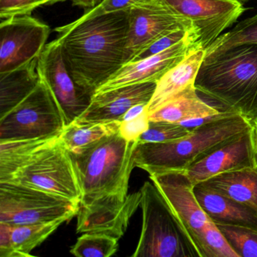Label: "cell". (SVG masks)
Here are the masks:
<instances>
[{
  "label": "cell",
  "instance_id": "obj_1",
  "mask_svg": "<svg viewBox=\"0 0 257 257\" xmlns=\"http://www.w3.org/2000/svg\"><path fill=\"white\" fill-rule=\"evenodd\" d=\"M128 12L79 18L55 29L67 70L91 95L125 64Z\"/></svg>",
  "mask_w": 257,
  "mask_h": 257
},
{
  "label": "cell",
  "instance_id": "obj_2",
  "mask_svg": "<svg viewBox=\"0 0 257 257\" xmlns=\"http://www.w3.org/2000/svg\"><path fill=\"white\" fill-rule=\"evenodd\" d=\"M195 86L227 111L256 121L257 44L243 43L204 57Z\"/></svg>",
  "mask_w": 257,
  "mask_h": 257
},
{
  "label": "cell",
  "instance_id": "obj_3",
  "mask_svg": "<svg viewBox=\"0 0 257 257\" xmlns=\"http://www.w3.org/2000/svg\"><path fill=\"white\" fill-rule=\"evenodd\" d=\"M252 123L240 114L222 111L198 124L188 136L164 143H138L135 167L152 173L186 171L219 147L249 132Z\"/></svg>",
  "mask_w": 257,
  "mask_h": 257
},
{
  "label": "cell",
  "instance_id": "obj_4",
  "mask_svg": "<svg viewBox=\"0 0 257 257\" xmlns=\"http://www.w3.org/2000/svg\"><path fill=\"white\" fill-rule=\"evenodd\" d=\"M138 143L126 141L118 132L70 152L82 189L80 205L107 195L127 196Z\"/></svg>",
  "mask_w": 257,
  "mask_h": 257
},
{
  "label": "cell",
  "instance_id": "obj_5",
  "mask_svg": "<svg viewBox=\"0 0 257 257\" xmlns=\"http://www.w3.org/2000/svg\"><path fill=\"white\" fill-rule=\"evenodd\" d=\"M142 194V229L134 257H201L188 234L156 185L147 181Z\"/></svg>",
  "mask_w": 257,
  "mask_h": 257
},
{
  "label": "cell",
  "instance_id": "obj_6",
  "mask_svg": "<svg viewBox=\"0 0 257 257\" xmlns=\"http://www.w3.org/2000/svg\"><path fill=\"white\" fill-rule=\"evenodd\" d=\"M65 118L44 81L19 104L0 116V141L59 136Z\"/></svg>",
  "mask_w": 257,
  "mask_h": 257
},
{
  "label": "cell",
  "instance_id": "obj_7",
  "mask_svg": "<svg viewBox=\"0 0 257 257\" xmlns=\"http://www.w3.org/2000/svg\"><path fill=\"white\" fill-rule=\"evenodd\" d=\"M80 204L13 182H0V222L13 225L68 220Z\"/></svg>",
  "mask_w": 257,
  "mask_h": 257
},
{
  "label": "cell",
  "instance_id": "obj_8",
  "mask_svg": "<svg viewBox=\"0 0 257 257\" xmlns=\"http://www.w3.org/2000/svg\"><path fill=\"white\" fill-rule=\"evenodd\" d=\"M20 183L80 204L82 189L70 152L61 140L34 156L8 181Z\"/></svg>",
  "mask_w": 257,
  "mask_h": 257
},
{
  "label": "cell",
  "instance_id": "obj_9",
  "mask_svg": "<svg viewBox=\"0 0 257 257\" xmlns=\"http://www.w3.org/2000/svg\"><path fill=\"white\" fill-rule=\"evenodd\" d=\"M181 18L195 39L198 49L206 50L221 33L237 22L245 9L237 0H164Z\"/></svg>",
  "mask_w": 257,
  "mask_h": 257
},
{
  "label": "cell",
  "instance_id": "obj_10",
  "mask_svg": "<svg viewBox=\"0 0 257 257\" xmlns=\"http://www.w3.org/2000/svg\"><path fill=\"white\" fill-rule=\"evenodd\" d=\"M50 28L31 15L2 20L0 24V73L20 68L38 59Z\"/></svg>",
  "mask_w": 257,
  "mask_h": 257
},
{
  "label": "cell",
  "instance_id": "obj_11",
  "mask_svg": "<svg viewBox=\"0 0 257 257\" xmlns=\"http://www.w3.org/2000/svg\"><path fill=\"white\" fill-rule=\"evenodd\" d=\"M37 69L68 125L88 109L93 95L79 87L70 76L64 64L58 38L46 45L39 58Z\"/></svg>",
  "mask_w": 257,
  "mask_h": 257
},
{
  "label": "cell",
  "instance_id": "obj_12",
  "mask_svg": "<svg viewBox=\"0 0 257 257\" xmlns=\"http://www.w3.org/2000/svg\"><path fill=\"white\" fill-rule=\"evenodd\" d=\"M128 32L125 47V64L135 58L159 39L189 28L164 0H157L131 9L128 12Z\"/></svg>",
  "mask_w": 257,
  "mask_h": 257
},
{
  "label": "cell",
  "instance_id": "obj_13",
  "mask_svg": "<svg viewBox=\"0 0 257 257\" xmlns=\"http://www.w3.org/2000/svg\"><path fill=\"white\" fill-rule=\"evenodd\" d=\"M141 190L127 195H107L80 205L76 231L104 233L119 240L127 230L131 218L141 206Z\"/></svg>",
  "mask_w": 257,
  "mask_h": 257
},
{
  "label": "cell",
  "instance_id": "obj_14",
  "mask_svg": "<svg viewBox=\"0 0 257 257\" xmlns=\"http://www.w3.org/2000/svg\"><path fill=\"white\" fill-rule=\"evenodd\" d=\"M194 49H198L195 37L187 32L183 40L164 52L124 64L96 90L94 94L127 85L148 82L157 83L165 73L181 62Z\"/></svg>",
  "mask_w": 257,
  "mask_h": 257
},
{
  "label": "cell",
  "instance_id": "obj_15",
  "mask_svg": "<svg viewBox=\"0 0 257 257\" xmlns=\"http://www.w3.org/2000/svg\"><path fill=\"white\" fill-rule=\"evenodd\" d=\"M150 178L160 191L195 245L200 231L207 222L211 220L195 196V185L192 180L184 171L152 173Z\"/></svg>",
  "mask_w": 257,
  "mask_h": 257
},
{
  "label": "cell",
  "instance_id": "obj_16",
  "mask_svg": "<svg viewBox=\"0 0 257 257\" xmlns=\"http://www.w3.org/2000/svg\"><path fill=\"white\" fill-rule=\"evenodd\" d=\"M247 167H255L251 130L219 147L184 171L195 186L218 174Z\"/></svg>",
  "mask_w": 257,
  "mask_h": 257
},
{
  "label": "cell",
  "instance_id": "obj_17",
  "mask_svg": "<svg viewBox=\"0 0 257 257\" xmlns=\"http://www.w3.org/2000/svg\"><path fill=\"white\" fill-rule=\"evenodd\" d=\"M156 82L137 84L93 95L88 109L75 121L99 122L120 120L132 106L151 100Z\"/></svg>",
  "mask_w": 257,
  "mask_h": 257
},
{
  "label": "cell",
  "instance_id": "obj_18",
  "mask_svg": "<svg viewBox=\"0 0 257 257\" xmlns=\"http://www.w3.org/2000/svg\"><path fill=\"white\" fill-rule=\"evenodd\" d=\"M195 196L209 219L216 225L244 227L257 231V210L200 184Z\"/></svg>",
  "mask_w": 257,
  "mask_h": 257
},
{
  "label": "cell",
  "instance_id": "obj_19",
  "mask_svg": "<svg viewBox=\"0 0 257 257\" xmlns=\"http://www.w3.org/2000/svg\"><path fill=\"white\" fill-rule=\"evenodd\" d=\"M205 56L204 49H194L156 84L154 94L147 105L148 113L195 86V79Z\"/></svg>",
  "mask_w": 257,
  "mask_h": 257
},
{
  "label": "cell",
  "instance_id": "obj_20",
  "mask_svg": "<svg viewBox=\"0 0 257 257\" xmlns=\"http://www.w3.org/2000/svg\"><path fill=\"white\" fill-rule=\"evenodd\" d=\"M197 92L195 86L191 87L149 114L150 121H169L183 124L191 121L216 116L222 112L205 103Z\"/></svg>",
  "mask_w": 257,
  "mask_h": 257
},
{
  "label": "cell",
  "instance_id": "obj_21",
  "mask_svg": "<svg viewBox=\"0 0 257 257\" xmlns=\"http://www.w3.org/2000/svg\"><path fill=\"white\" fill-rule=\"evenodd\" d=\"M257 210V168L228 171L198 183Z\"/></svg>",
  "mask_w": 257,
  "mask_h": 257
},
{
  "label": "cell",
  "instance_id": "obj_22",
  "mask_svg": "<svg viewBox=\"0 0 257 257\" xmlns=\"http://www.w3.org/2000/svg\"><path fill=\"white\" fill-rule=\"evenodd\" d=\"M38 59L16 70L0 73V116L19 104L38 85Z\"/></svg>",
  "mask_w": 257,
  "mask_h": 257
},
{
  "label": "cell",
  "instance_id": "obj_23",
  "mask_svg": "<svg viewBox=\"0 0 257 257\" xmlns=\"http://www.w3.org/2000/svg\"><path fill=\"white\" fill-rule=\"evenodd\" d=\"M59 137L0 141V182L8 181L39 152Z\"/></svg>",
  "mask_w": 257,
  "mask_h": 257
},
{
  "label": "cell",
  "instance_id": "obj_24",
  "mask_svg": "<svg viewBox=\"0 0 257 257\" xmlns=\"http://www.w3.org/2000/svg\"><path fill=\"white\" fill-rule=\"evenodd\" d=\"M121 122L120 120L85 123L74 121L66 126L60 135V140L69 152H76L102 138L118 133Z\"/></svg>",
  "mask_w": 257,
  "mask_h": 257
},
{
  "label": "cell",
  "instance_id": "obj_25",
  "mask_svg": "<svg viewBox=\"0 0 257 257\" xmlns=\"http://www.w3.org/2000/svg\"><path fill=\"white\" fill-rule=\"evenodd\" d=\"M67 221L68 219H61L51 222L14 225L12 238L17 256H32L33 249L41 244Z\"/></svg>",
  "mask_w": 257,
  "mask_h": 257
},
{
  "label": "cell",
  "instance_id": "obj_26",
  "mask_svg": "<svg viewBox=\"0 0 257 257\" xmlns=\"http://www.w3.org/2000/svg\"><path fill=\"white\" fill-rule=\"evenodd\" d=\"M243 43L257 44V14L239 22L229 32L219 36L205 50L211 56Z\"/></svg>",
  "mask_w": 257,
  "mask_h": 257
},
{
  "label": "cell",
  "instance_id": "obj_27",
  "mask_svg": "<svg viewBox=\"0 0 257 257\" xmlns=\"http://www.w3.org/2000/svg\"><path fill=\"white\" fill-rule=\"evenodd\" d=\"M118 240L104 233H85L70 249L78 257H109L116 252Z\"/></svg>",
  "mask_w": 257,
  "mask_h": 257
},
{
  "label": "cell",
  "instance_id": "obj_28",
  "mask_svg": "<svg viewBox=\"0 0 257 257\" xmlns=\"http://www.w3.org/2000/svg\"><path fill=\"white\" fill-rule=\"evenodd\" d=\"M201 257H239L217 225L209 221L200 231L196 243Z\"/></svg>",
  "mask_w": 257,
  "mask_h": 257
},
{
  "label": "cell",
  "instance_id": "obj_29",
  "mask_svg": "<svg viewBox=\"0 0 257 257\" xmlns=\"http://www.w3.org/2000/svg\"><path fill=\"white\" fill-rule=\"evenodd\" d=\"M216 225L239 257H257V231L244 227Z\"/></svg>",
  "mask_w": 257,
  "mask_h": 257
},
{
  "label": "cell",
  "instance_id": "obj_30",
  "mask_svg": "<svg viewBox=\"0 0 257 257\" xmlns=\"http://www.w3.org/2000/svg\"><path fill=\"white\" fill-rule=\"evenodd\" d=\"M192 129L177 123L150 121V127L141 138V143H164L177 141L188 136Z\"/></svg>",
  "mask_w": 257,
  "mask_h": 257
},
{
  "label": "cell",
  "instance_id": "obj_31",
  "mask_svg": "<svg viewBox=\"0 0 257 257\" xmlns=\"http://www.w3.org/2000/svg\"><path fill=\"white\" fill-rule=\"evenodd\" d=\"M47 4L46 0H0V19L31 15L34 10Z\"/></svg>",
  "mask_w": 257,
  "mask_h": 257
},
{
  "label": "cell",
  "instance_id": "obj_32",
  "mask_svg": "<svg viewBox=\"0 0 257 257\" xmlns=\"http://www.w3.org/2000/svg\"><path fill=\"white\" fill-rule=\"evenodd\" d=\"M157 0H103L99 5L89 10L80 17L82 19H90L95 16L119 11H129L131 9L143 4H150Z\"/></svg>",
  "mask_w": 257,
  "mask_h": 257
},
{
  "label": "cell",
  "instance_id": "obj_33",
  "mask_svg": "<svg viewBox=\"0 0 257 257\" xmlns=\"http://www.w3.org/2000/svg\"><path fill=\"white\" fill-rule=\"evenodd\" d=\"M150 120L147 109L139 116L129 120L121 121L119 127V134L127 141H139L141 135L148 130Z\"/></svg>",
  "mask_w": 257,
  "mask_h": 257
},
{
  "label": "cell",
  "instance_id": "obj_34",
  "mask_svg": "<svg viewBox=\"0 0 257 257\" xmlns=\"http://www.w3.org/2000/svg\"><path fill=\"white\" fill-rule=\"evenodd\" d=\"M187 32H189V31H186V30H178V31H174V32L159 39L156 43H153L152 46L147 48L144 52L140 54L135 58V61L144 59V58H149V57L153 56V55H157V54L164 52V51L169 49L171 46L177 44V43L183 40L184 37H186Z\"/></svg>",
  "mask_w": 257,
  "mask_h": 257
},
{
  "label": "cell",
  "instance_id": "obj_35",
  "mask_svg": "<svg viewBox=\"0 0 257 257\" xmlns=\"http://www.w3.org/2000/svg\"><path fill=\"white\" fill-rule=\"evenodd\" d=\"M13 227L11 224L0 222V257H18L12 238Z\"/></svg>",
  "mask_w": 257,
  "mask_h": 257
},
{
  "label": "cell",
  "instance_id": "obj_36",
  "mask_svg": "<svg viewBox=\"0 0 257 257\" xmlns=\"http://www.w3.org/2000/svg\"><path fill=\"white\" fill-rule=\"evenodd\" d=\"M147 105H148L147 103H139V104L132 106L124 113V115L121 118V121H129V120L133 119V118L139 116L143 112L147 109Z\"/></svg>",
  "mask_w": 257,
  "mask_h": 257
},
{
  "label": "cell",
  "instance_id": "obj_37",
  "mask_svg": "<svg viewBox=\"0 0 257 257\" xmlns=\"http://www.w3.org/2000/svg\"><path fill=\"white\" fill-rule=\"evenodd\" d=\"M71 1L72 4L75 7L89 10L97 7L103 0H71Z\"/></svg>",
  "mask_w": 257,
  "mask_h": 257
},
{
  "label": "cell",
  "instance_id": "obj_38",
  "mask_svg": "<svg viewBox=\"0 0 257 257\" xmlns=\"http://www.w3.org/2000/svg\"><path fill=\"white\" fill-rule=\"evenodd\" d=\"M252 150H253L254 159L255 167L257 168V120L252 122Z\"/></svg>",
  "mask_w": 257,
  "mask_h": 257
},
{
  "label": "cell",
  "instance_id": "obj_39",
  "mask_svg": "<svg viewBox=\"0 0 257 257\" xmlns=\"http://www.w3.org/2000/svg\"><path fill=\"white\" fill-rule=\"evenodd\" d=\"M64 1H67V0H46V3H47V4H49V5H52V4H55L60 2H64Z\"/></svg>",
  "mask_w": 257,
  "mask_h": 257
},
{
  "label": "cell",
  "instance_id": "obj_40",
  "mask_svg": "<svg viewBox=\"0 0 257 257\" xmlns=\"http://www.w3.org/2000/svg\"><path fill=\"white\" fill-rule=\"evenodd\" d=\"M237 1H238V2L240 3H246L247 2V1H249V0H237Z\"/></svg>",
  "mask_w": 257,
  "mask_h": 257
}]
</instances>
